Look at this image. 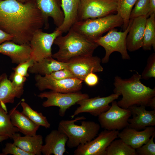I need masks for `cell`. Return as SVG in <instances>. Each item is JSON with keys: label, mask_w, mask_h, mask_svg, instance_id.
<instances>
[{"label": "cell", "mask_w": 155, "mask_h": 155, "mask_svg": "<svg viewBox=\"0 0 155 155\" xmlns=\"http://www.w3.org/2000/svg\"><path fill=\"white\" fill-rule=\"evenodd\" d=\"M66 69H67V62L59 61L52 57H49L34 62L33 66L29 68L28 72L32 74L44 76L50 75L53 72Z\"/></svg>", "instance_id": "cell-24"}, {"label": "cell", "mask_w": 155, "mask_h": 155, "mask_svg": "<svg viewBox=\"0 0 155 155\" xmlns=\"http://www.w3.org/2000/svg\"><path fill=\"white\" fill-rule=\"evenodd\" d=\"M154 133L155 128L154 126L147 127L142 131L127 126L119 132L118 137L136 149L146 143Z\"/></svg>", "instance_id": "cell-16"}, {"label": "cell", "mask_w": 155, "mask_h": 155, "mask_svg": "<svg viewBox=\"0 0 155 155\" xmlns=\"http://www.w3.org/2000/svg\"><path fill=\"white\" fill-rule=\"evenodd\" d=\"M101 60L96 56H79L73 57L67 63V69L75 77L83 81L89 73L103 71Z\"/></svg>", "instance_id": "cell-13"}, {"label": "cell", "mask_w": 155, "mask_h": 155, "mask_svg": "<svg viewBox=\"0 0 155 155\" xmlns=\"http://www.w3.org/2000/svg\"><path fill=\"white\" fill-rule=\"evenodd\" d=\"M142 79L137 72L128 79L117 75L115 77L114 92L122 96L117 102L119 107L128 109L133 105L144 106L155 109V88H151L144 85Z\"/></svg>", "instance_id": "cell-2"}, {"label": "cell", "mask_w": 155, "mask_h": 155, "mask_svg": "<svg viewBox=\"0 0 155 155\" xmlns=\"http://www.w3.org/2000/svg\"><path fill=\"white\" fill-rule=\"evenodd\" d=\"M20 104L23 108L22 112L33 123L46 128L50 127V124L42 113L33 110L24 100H22Z\"/></svg>", "instance_id": "cell-28"}, {"label": "cell", "mask_w": 155, "mask_h": 155, "mask_svg": "<svg viewBox=\"0 0 155 155\" xmlns=\"http://www.w3.org/2000/svg\"><path fill=\"white\" fill-rule=\"evenodd\" d=\"M123 21L118 13L104 17L77 22L71 28L86 38L95 41L107 31L123 26Z\"/></svg>", "instance_id": "cell-5"}, {"label": "cell", "mask_w": 155, "mask_h": 155, "mask_svg": "<svg viewBox=\"0 0 155 155\" xmlns=\"http://www.w3.org/2000/svg\"><path fill=\"white\" fill-rule=\"evenodd\" d=\"M105 155H137L135 149L121 139H115L106 148Z\"/></svg>", "instance_id": "cell-27"}, {"label": "cell", "mask_w": 155, "mask_h": 155, "mask_svg": "<svg viewBox=\"0 0 155 155\" xmlns=\"http://www.w3.org/2000/svg\"><path fill=\"white\" fill-rule=\"evenodd\" d=\"M81 0H61L64 18L61 26L56 29L62 34L68 31L78 21L79 7Z\"/></svg>", "instance_id": "cell-23"}, {"label": "cell", "mask_w": 155, "mask_h": 155, "mask_svg": "<svg viewBox=\"0 0 155 155\" xmlns=\"http://www.w3.org/2000/svg\"><path fill=\"white\" fill-rule=\"evenodd\" d=\"M2 153L3 155L9 154L13 155H31L30 154L24 151L13 143H7L5 147L3 149Z\"/></svg>", "instance_id": "cell-34"}, {"label": "cell", "mask_w": 155, "mask_h": 155, "mask_svg": "<svg viewBox=\"0 0 155 155\" xmlns=\"http://www.w3.org/2000/svg\"><path fill=\"white\" fill-rule=\"evenodd\" d=\"M19 131L18 129L12 124L7 111L0 108V136H7L12 139L13 135Z\"/></svg>", "instance_id": "cell-29"}, {"label": "cell", "mask_w": 155, "mask_h": 155, "mask_svg": "<svg viewBox=\"0 0 155 155\" xmlns=\"http://www.w3.org/2000/svg\"><path fill=\"white\" fill-rule=\"evenodd\" d=\"M68 137L58 130H53L46 137L45 144L42 146V154L44 155H63L66 152L65 146Z\"/></svg>", "instance_id": "cell-19"}, {"label": "cell", "mask_w": 155, "mask_h": 155, "mask_svg": "<svg viewBox=\"0 0 155 155\" xmlns=\"http://www.w3.org/2000/svg\"><path fill=\"white\" fill-rule=\"evenodd\" d=\"M45 21L34 0L22 3L16 0H0V29L10 34L19 44H30L34 33Z\"/></svg>", "instance_id": "cell-1"}, {"label": "cell", "mask_w": 155, "mask_h": 155, "mask_svg": "<svg viewBox=\"0 0 155 155\" xmlns=\"http://www.w3.org/2000/svg\"><path fill=\"white\" fill-rule=\"evenodd\" d=\"M13 143L31 155H40L43 145V137L40 135L22 136L16 133L12 136Z\"/></svg>", "instance_id": "cell-21"}, {"label": "cell", "mask_w": 155, "mask_h": 155, "mask_svg": "<svg viewBox=\"0 0 155 155\" xmlns=\"http://www.w3.org/2000/svg\"><path fill=\"white\" fill-rule=\"evenodd\" d=\"M38 96L42 99L46 98V100L42 103L43 107H59V115L61 117L64 116L67 110L79 101L89 97L88 94H83L79 91L63 93L52 90L41 93Z\"/></svg>", "instance_id": "cell-8"}, {"label": "cell", "mask_w": 155, "mask_h": 155, "mask_svg": "<svg viewBox=\"0 0 155 155\" xmlns=\"http://www.w3.org/2000/svg\"><path fill=\"white\" fill-rule=\"evenodd\" d=\"M53 44L58 46L59 50L52 57L64 62L76 57L93 55L99 46L95 42L86 38L71 28L66 35L61 34L57 37Z\"/></svg>", "instance_id": "cell-3"}, {"label": "cell", "mask_w": 155, "mask_h": 155, "mask_svg": "<svg viewBox=\"0 0 155 155\" xmlns=\"http://www.w3.org/2000/svg\"><path fill=\"white\" fill-rule=\"evenodd\" d=\"M22 3H24L28 0H16Z\"/></svg>", "instance_id": "cell-43"}, {"label": "cell", "mask_w": 155, "mask_h": 155, "mask_svg": "<svg viewBox=\"0 0 155 155\" xmlns=\"http://www.w3.org/2000/svg\"><path fill=\"white\" fill-rule=\"evenodd\" d=\"M36 86L40 91L48 89L56 92L66 93L79 91L82 88L83 81L76 78L58 80L49 75L42 76L36 74Z\"/></svg>", "instance_id": "cell-11"}, {"label": "cell", "mask_w": 155, "mask_h": 155, "mask_svg": "<svg viewBox=\"0 0 155 155\" xmlns=\"http://www.w3.org/2000/svg\"><path fill=\"white\" fill-rule=\"evenodd\" d=\"M147 64L141 75L142 79L148 80L155 78V53H153L148 57Z\"/></svg>", "instance_id": "cell-32"}, {"label": "cell", "mask_w": 155, "mask_h": 155, "mask_svg": "<svg viewBox=\"0 0 155 155\" xmlns=\"http://www.w3.org/2000/svg\"><path fill=\"white\" fill-rule=\"evenodd\" d=\"M9 80L14 86L20 87H24L27 78L26 77L14 71L10 75Z\"/></svg>", "instance_id": "cell-37"}, {"label": "cell", "mask_w": 155, "mask_h": 155, "mask_svg": "<svg viewBox=\"0 0 155 155\" xmlns=\"http://www.w3.org/2000/svg\"><path fill=\"white\" fill-rule=\"evenodd\" d=\"M142 48L145 51L155 50V13L147 18Z\"/></svg>", "instance_id": "cell-26"}, {"label": "cell", "mask_w": 155, "mask_h": 155, "mask_svg": "<svg viewBox=\"0 0 155 155\" xmlns=\"http://www.w3.org/2000/svg\"><path fill=\"white\" fill-rule=\"evenodd\" d=\"M17 106L9 111V114L12 124L25 135H36L40 126L33 123L22 112L17 110Z\"/></svg>", "instance_id": "cell-22"}, {"label": "cell", "mask_w": 155, "mask_h": 155, "mask_svg": "<svg viewBox=\"0 0 155 155\" xmlns=\"http://www.w3.org/2000/svg\"><path fill=\"white\" fill-rule=\"evenodd\" d=\"M41 12L45 21V29L49 27V19L51 18L57 28L63 24L64 16L61 0H34Z\"/></svg>", "instance_id": "cell-15"}, {"label": "cell", "mask_w": 155, "mask_h": 155, "mask_svg": "<svg viewBox=\"0 0 155 155\" xmlns=\"http://www.w3.org/2000/svg\"><path fill=\"white\" fill-rule=\"evenodd\" d=\"M34 63L33 60L30 59L27 61L18 64L16 67L13 68L12 69L14 72L27 78L29 76L28 69L33 66Z\"/></svg>", "instance_id": "cell-35"}, {"label": "cell", "mask_w": 155, "mask_h": 155, "mask_svg": "<svg viewBox=\"0 0 155 155\" xmlns=\"http://www.w3.org/2000/svg\"><path fill=\"white\" fill-rule=\"evenodd\" d=\"M147 17L142 16L133 19L126 38L127 50L133 52L142 48Z\"/></svg>", "instance_id": "cell-18"}, {"label": "cell", "mask_w": 155, "mask_h": 155, "mask_svg": "<svg viewBox=\"0 0 155 155\" xmlns=\"http://www.w3.org/2000/svg\"><path fill=\"white\" fill-rule=\"evenodd\" d=\"M120 96L119 94L114 93L106 97L98 96L81 100L76 103L79 106L75 111L71 117L73 118L75 116L83 113H88L93 116H98L108 110L111 107L109 104L117 99Z\"/></svg>", "instance_id": "cell-14"}, {"label": "cell", "mask_w": 155, "mask_h": 155, "mask_svg": "<svg viewBox=\"0 0 155 155\" xmlns=\"http://www.w3.org/2000/svg\"><path fill=\"white\" fill-rule=\"evenodd\" d=\"M155 136V133L146 143L135 149L137 155H155V144L154 142Z\"/></svg>", "instance_id": "cell-33"}, {"label": "cell", "mask_w": 155, "mask_h": 155, "mask_svg": "<svg viewBox=\"0 0 155 155\" xmlns=\"http://www.w3.org/2000/svg\"><path fill=\"white\" fill-rule=\"evenodd\" d=\"M146 107L133 105L128 108L132 115V117L128 120L129 127L140 130L155 125V109L149 111L146 109Z\"/></svg>", "instance_id": "cell-17"}, {"label": "cell", "mask_w": 155, "mask_h": 155, "mask_svg": "<svg viewBox=\"0 0 155 155\" xmlns=\"http://www.w3.org/2000/svg\"><path fill=\"white\" fill-rule=\"evenodd\" d=\"M131 116L130 111L119 107L114 100L106 111L98 116L101 127L108 130L123 129L129 126L128 120Z\"/></svg>", "instance_id": "cell-10"}, {"label": "cell", "mask_w": 155, "mask_h": 155, "mask_svg": "<svg viewBox=\"0 0 155 155\" xmlns=\"http://www.w3.org/2000/svg\"><path fill=\"white\" fill-rule=\"evenodd\" d=\"M7 75L6 73H3L0 75V83L2 80Z\"/></svg>", "instance_id": "cell-42"}, {"label": "cell", "mask_w": 155, "mask_h": 155, "mask_svg": "<svg viewBox=\"0 0 155 155\" xmlns=\"http://www.w3.org/2000/svg\"><path fill=\"white\" fill-rule=\"evenodd\" d=\"M135 5L131 12L129 20L142 16L147 17L150 9L149 0H137Z\"/></svg>", "instance_id": "cell-31"}, {"label": "cell", "mask_w": 155, "mask_h": 155, "mask_svg": "<svg viewBox=\"0 0 155 155\" xmlns=\"http://www.w3.org/2000/svg\"><path fill=\"white\" fill-rule=\"evenodd\" d=\"M137 0H118L117 12L120 15L123 19V31L128 27L131 12Z\"/></svg>", "instance_id": "cell-30"}, {"label": "cell", "mask_w": 155, "mask_h": 155, "mask_svg": "<svg viewBox=\"0 0 155 155\" xmlns=\"http://www.w3.org/2000/svg\"><path fill=\"white\" fill-rule=\"evenodd\" d=\"M13 38L11 35L0 29V44L6 41L12 40Z\"/></svg>", "instance_id": "cell-39"}, {"label": "cell", "mask_w": 155, "mask_h": 155, "mask_svg": "<svg viewBox=\"0 0 155 155\" xmlns=\"http://www.w3.org/2000/svg\"><path fill=\"white\" fill-rule=\"evenodd\" d=\"M49 75L53 78L58 80L76 78L71 71L67 69L53 72Z\"/></svg>", "instance_id": "cell-36"}, {"label": "cell", "mask_w": 155, "mask_h": 155, "mask_svg": "<svg viewBox=\"0 0 155 155\" xmlns=\"http://www.w3.org/2000/svg\"><path fill=\"white\" fill-rule=\"evenodd\" d=\"M118 0H81L78 21L104 17L117 12Z\"/></svg>", "instance_id": "cell-7"}, {"label": "cell", "mask_w": 155, "mask_h": 155, "mask_svg": "<svg viewBox=\"0 0 155 155\" xmlns=\"http://www.w3.org/2000/svg\"><path fill=\"white\" fill-rule=\"evenodd\" d=\"M62 34L57 29L51 33L44 32L41 29L37 30L30 42L32 50L30 59L35 62L52 57V46L54 41Z\"/></svg>", "instance_id": "cell-9"}, {"label": "cell", "mask_w": 155, "mask_h": 155, "mask_svg": "<svg viewBox=\"0 0 155 155\" xmlns=\"http://www.w3.org/2000/svg\"><path fill=\"white\" fill-rule=\"evenodd\" d=\"M150 9L147 17L148 18L151 15L155 13V0H149Z\"/></svg>", "instance_id": "cell-40"}, {"label": "cell", "mask_w": 155, "mask_h": 155, "mask_svg": "<svg viewBox=\"0 0 155 155\" xmlns=\"http://www.w3.org/2000/svg\"><path fill=\"white\" fill-rule=\"evenodd\" d=\"M31 51L30 44H19L11 40L0 44V53L9 57L13 63L18 64L30 59Z\"/></svg>", "instance_id": "cell-20"}, {"label": "cell", "mask_w": 155, "mask_h": 155, "mask_svg": "<svg viewBox=\"0 0 155 155\" xmlns=\"http://www.w3.org/2000/svg\"><path fill=\"white\" fill-rule=\"evenodd\" d=\"M84 81L87 85L92 87L96 85L98 83L99 78L95 73L91 72L85 77Z\"/></svg>", "instance_id": "cell-38"}, {"label": "cell", "mask_w": 155, "mask_h": 155, "mask_svg": "<svg viewBox=\"0 0 155 155\" xmlns=\"http://www.w3.org/2000/svg\"><path fill=\"white\" fill-rule=\"evenodd\" d=\"M24 92V87L14 86L7 75L0 83V108L7 111L5 104L13 103L15 98H20Z\"/></svg>", "instance_id": "cell-25"}, {"label": "cell", "mask_w": 155, "mask_h": 155, "mask_svg": "<svg viewBox=\"0 0 155 155\" xmlns=\"http://www.w3.org/2000/svg\"><path fill=\"white\" fill-rule=\"evenodd\" d=\"M84 116L78 117L74 119L62 120L58 125V129L65 134L68 137L66 143L69 148L77 147L92 140L98 135L100 125L93 121H82L81 125H77L76 122L85 120Z\"/></svg>", "instance_id": "cell-4"}, {"label": "cell", "mask_w": 155, "mask_h": 155, "mask_svg": "<svg viewBox=\"0 0 155 155\" xmlns=\"http://www.w3.org/2000/svg\"><path fill=\"white\" fill-rule=\"evenodd\" d=\"M117 130L104 129L98 136L86 143L80 145L74 150L75 155H105L106 148L110 143L118 137Z\"/></svg>", "instance_id": "cell-12"}, {"label": "cell", "mask_w": 155, "mask_h": 155, "mask_svg": "<svg viewBox=\"0 0 155 155\" xmlns=\"http://www.w3.org/2000/svg\"><path fill=\"white\" fill-rule=\"evenodd\" d=\"M9 138V137L7 136H0V142Z\"/></svg>", "instance_id": "cell-41"}, {"label": "cell", "mask_w": 155, "mask_h": 155, "mask_svg": "<svg viewBox=\"0 0 155 155\" xmlns=\"http://www.w3.org/2000/svg\"><path fill=\"white\" fill-rule=\"evenodd\" d=\"M133 20H129L128 27L123 32H118L116 28L109 30L105 35L101 36L95 41L98 46L104 49L105 54L101 60L103 63H107L112 53L118 52L123 60H130V57L127 51L126 44V38L129 32Z\"/></svg>", "instance_id": "cell-6"}]
</instances>
